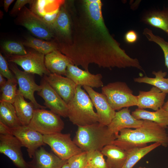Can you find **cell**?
Listing matches in <instances>:
<instances>
[{"instance_id":"7c38bea8","label":"cell","mask_w":168,"mask_h":168,"mask_svg":"<svg viewBox=\"0 0 168 168\" xmlns=\"http://www.w3.org/2000/svg\"><path fill=\"white\" fill-rule=\"evenodd\" d=\"M11 129L13 135L19 140L23 147L26 148L30 158H32L38 148L46 145L43 135L28 126L21 125Z\"/></svg>"},{"instance_id":"1f68e13d","label":"cell","mask_w":168,"mask_h":168,"mask_svg":"<svg viewBox=\"0 0 168 168\" xmlns=\"http://www.w3.org/2000/svg\"><path fill=\"white\" fill-rule=\"evenodd\" d=\"M87 153L88 163L94 168H109L101 151H92Z\"/></svg>"},{"instance_id":"7402d4cb","label":"cell","mask_w":168,"mask_h":168,"mask_svg":"<svg viewBox=\"0 0 168 168\" xmlns=\"http://www.w3.org/2000/svg\"><path fill=\"white\" fill-rule=\"evenodd\" d=\"M17 91V94L13 105L17 116L22 126H28L36 109L31 101L27 102Z\"/></svg>"},{"instance_id":"d6986e66","label":"cell","mask_w":168,"mask_h":168,"mask_svg":"<svg viewBox=\"0 0 168 168\" xmlns=\"http://www.w3.org/2000/svg\"><path fill=\"white\" fill-rule=\"evenodd\" d=\"M166 94L153 86L148 91H140L137 96L138 108H149L156 111L162 107Z\"/></svg>"},{"instance_id":"4dcf8cb0","label":"cell","mask_w":168,"mask_h":168,"mask_svg":"<svg viewBox=\"0 0 168 168\" xmlns=\"http://www.w3.org/2000/svg\"><path fill=\"white\" fill-rule=\"evenodd\" d=\"M143 34L149 41L155 42L161 47L164 53L165 65L168 69V42L154 34L152 31L147 28L144 29Z\"/></svg>"},{"instance_id":"ab89813d","label":"cell","mask_w":168,"mask_h":168,"mask_svg":"<svg viewBox=\"0 0 168 168\" xmlns=\"http://www.w3.org/2000/svg\"><path fill=\"white\" fill-rule=\"evenodd\" d=\"M138 35L134 30H131L127 31L125 34L124 39L125 41L128 44H133L137 41Z\"/></svg>"},{"instance_id":"e575fe53","label":"cell","mask_w":168,"mask_h":168,"mask_svg":"<svg viewBox=\"0 0 168 168\" xmlns=\"http://www.w3.org/2000/svg\"><path fill=\"white\" fill-rule=\"evenodd\" d=\"M10 69L7 61L2 54L0 53V74L7 80L16 79L15 76Z\"/></svg>"},{"instance_id":"bcb514c9","label":"cell","mask_w":168,"mask_h":168,"mask_svg":"<svg viewBox=\"0 0 168 168\" xmlns=\"http://www.w3.org/2000/svg\"><path fill=\"white\" fill-rule=\"evenodd\" d=\"M85 168H94L91 165H90L88 163L87 165L86 166V167Z\"/></svg>"},{"instance_id":"8fae6325","label":"cell","mask_w":168,"mask_h":168,"mask_svg":"<svg viewBox=\"0 0 168 168\" xmlns=\"http://www.w3.org/2000/svg\"><path fill=\"white\" fill-rule=\"evenodd\" d=\"M23 146L13 135L0 134V153L10 159L17 168H30L21 151Z\"/></svg>"},{"instance_id":"ac0fdd59","label":"cell","mask_w":168,"mask_h":168,"mask_svg":"<svg viewBox=\"0 0 168 168\" xmlns=\"http://www.w3.org/2000/svg\"><path fill=\"white\" fill-rule=\"evenodd\" d=\"M32 159L27 162L30 168H61L67 161L49 152L42 147L35 151Z\"/></svg>"},{"instance_id":"7dc6e473","label":"cell","mask_w":168,"mask_h":168,"mask_svg":"<svg viewBox=\"0 0 168 168\" xmlns=\"http://www.w3.org/2000/svg\"><path fill=\"white\" fill-rule=\"evenodd\" d=\"M138 168H146L145 167H140Z\"/></svg>"},{"instance_id":"c3c4849f","label":"cell","mask_w":168,"mask_h":168,"mask_svg":"<svg viewBox=\"0 0 168 168\" xmlns=\"http://www.w3.org/2000/svg\"><path fill=\"white\" fill-rule=\"evenodd\" d=\"M167 134H168V132Z\"/></svg>"},{"instance_id":"9c48e42d","label":"cell","mask_w":168,"mask_h":168,"mask_svg":"<svg viewBox=\"0 0 168 168\" xmlns=\"http://www.w3.org/2000/svg\"><path fill=\"white\" fill-rule=\"evenodd\" d=\"M9 66L17 81L19 85L18 89L19 93L25 98L31 102L36 109L46 108L45 106L38 103L35 97V92L40 91L41 86L35 83L34 74L21 70L14 63H11Z\"/></svg>"},{"instance_id":"7a4b0ae2","label":"cell","mask_w":168,"mask_h":168,"mask_svg":"<svg viewBox=\"0 0 168 168\" xmlns=\"http://www.w3.org/2000/svg\"><path fill=\"white\" fill-rule=\"evenodd\" d=\"M143 120L142 125L139 128L121 130L113 144L125 150L133 147L147 146V143L153 142L167 147L168 136L166 128L155 122Z\"/></svg>"},{"instance_id":"cb8c5ba5","label":"cell","mask_w":168,"mask_h":168,"mask_svg":"<svg viewBox=\"0 0 168 168\" xmlns=\"http://www.w3.org/2000/svg\"><path fill=\"white\" fill-rule=\"evenodd\" d=\"M142 21L162 30L168 35V7L147 12L142 17Z\"/></svg>"},{"instance_id":"4316f807","label":"cell","mask_w":168,"mask_h":168,"mask_svg":"<svg viewBox=\"0 0 168 168\" xmlns=\"http://www.w3.org/2000/svg\"><path fill=\"white\" fill-rule=\"evenodd\" d=\"M0 122L12 129L22 125L13 104L0 101Z\"/></svg>"},{"instance_id":"5b68a950","label":"cell","mask_w":168,"mask_h":168,"mask_svg":"<svg viewBox=\"0 0 168 168\" xmlns=\"http://www.w3.org/2000/svg\"><path fill=\"white\" fill-rule=\"evenodd\" d=\"M102 93L114 110L137 106V96L125 82L118 81L110 83L101 87Z\"/></svg>"},{"instance_id":"2e32d148","label":"cell","mask_w":168,"mask_h":168,"mask_svg":"<svg viewBox=\"0 0 168 168\" xmlns=\"http://www.w3.org/2000/svg\"><path fill=\"white\" fill-rule=\"evenodd\" d=\"M43 77L67 104L72 99L77 85L70 79L52 73Z\"/></svg>"},{"instance_id":"484cf974","label":"cell","mask_w":168,"mask_h":168,"mask_svg":"<svg viewBox=\"0 0 168 168\" xmlns=\"http://www.w3.org/2000/svg\"><path fill=\"white\" fill-rule=\"evenodd\" d=\"M160 146V143L155 142L148 146L133 147L125 150L127 157L122 168H133L142 157Z\"/></svg>"},{"instance_id":"4fadbf2b","label":"cell","mask_w":168,"mask_h":168,"mask_svg":"<svg viewBox=\"0 0 168 168\" xmlns=\"http://www.w3.org/2000/svg\"><path fill=\"white\" fill-rule=\"evenodd\" d=\"M40 85L41 89L37 94L44 100L45 106L60 116L68 117L67 104L43 77Z\"/></svg>"},{"instance_id":"ee69618b","label":"cell","mask_w":168,"mask_h":168,"mask_svg":"<svg viewBox=\"0 0 168 168\" xmlns=\"http://www.w3.org/2000/svg\"><path fill=\"white\" fill-rule=\"evenodd\" d=\"M162 108L168 112V99L166 102L164 103Z\"/></svg>"},{"instance_id":"d4e9b609","label":"cell","mask_w":168,"mask_h":168,"mask_svg":"<svg viewBox=\"0 0 168 168\" xmlns=\"http://www.w3.org/2000/svg\"><path fill=\"white\" fill-rule=\"evenodd\" d=\"M131 114L137 119L154 122L166 128L168 126V112L162 108L154 112L138 108Z\"/></svg>"},{"instance_id":"836d02e7","label":"cell","mask_w":168,"mask_h":168,"mask_svg":"<svg viewBox=\"0 0 168 168\" xmlns=\"http://www.w3.org/2000/svg\"><path fill=\"white\" fill-rule=\"evenodd\" d=\"M67 162L70 168H85L88 163L87 153L83 151L73 156Z\"/></svg>"},{"instance_id":"6da1fadb","label":"cell","mask_w":168,"mask_h":168,"mask_svg":"<svg viewBox=\"0 0 168 168\" xmlns=\"http://www.w3.org/2000/svg\"><path fill=\"white\" fill-rule=\"evenodd\" d=\"M102 5L100 0L82 1L70 40L61 45L60 52L73 64L86 71L90 63L104 68L133 67L142 70L138 60L128 55L110 34L103 18Z\"/></svg>"},{"instance_id":"ffe728a7","label":"cell","mask_w":168,"mask_h":168,"mask_svg":"<svg viewBox=\"0 0 168 168\" xmlns=\"http://www.w3.org/2000/svg\"><path fill=\"white\" fill-rule=\"evenodd\" d=\"M73 64L70 59L58 50L45 56V64L47 69L52 73L66 76L68 65Z\"/></svg>"},{"instance_id":"5bb4252c","label":"cell","mask_w":168,"mask_h":168,"mask_svg":"<svg viewBox=\"0 0 168 168\" xmlns=\"http://www.w3.org/2000/svg\"><path fill=\"white\" fill-rule=\"evenodd\" d=\"M83 87L88 95L96 109L99 119V122L107 126L114 118L115 111L110 106L102 93L97 92L89 86Z\"/></svg>"},{"instance_id":"e0dca14e","label":"cell","mask_w":168,"mask_h":168,"mask_svg":"<svg viewBox=\"0 0 168 168\" xmlns=\"http://www.w3.org/2000/svg\"><path fill=\"white\" fill-rule=\"evenodd\" d=\"M143 122V120L135 118L131 114L128 108H124L115 112L114 118L107 127L110 132L117 136L121 130L139 128L142 125Z\"/></svg>"},{"instance_id":"8992f818","label":"cell","mask_w":168,"mask_h":168,"mask_svg":"<svg viewBox=\"0 0 168 168\" xmlns=\"http://www.w3.org/2000/svg\"><path fill=\"white\" fill-rule=\"evenodd\" d=\"M60 117L50 110L36 109L28 126L43 135L61 132L64 124Z\"/></svg>"},{"instance_id":"b9f144b4","label":"cell","mask_w":168,"mask_h":168,"mask_svg":"<svg viewBox=\"0 0 168 168\" xmlns=\"http://www.w3.org/2000/svg\"><path fill=\"white\" fill-rule=\"evenodd\" d=\"M14 1V0H4V1L3 7L6 12H8L9 6Z\"/></svg>"},{"instance_id":"44dd1931","label":"cell","mask_w":168,"mask_h":168,"mask_svg":"<svg viewBox=\"0 0 168 168\" xmlns=\"http://www.w3.org/2000/svg\"><path fill=\"white\" fill-rule=\"evenodd\" d=\"M71 23L69 14L64 6H62L58 16L52 27L54 34L65 40L66 44L70 41L71 35Z\"/></svg>"},{"instance_id":"7bdbcfd3","label":"cell","mask_w":168,"mask_h":168,"mask_svg":"<svg viewBox=\"0 0 168 168\" xmlns=\"http://www.w3.org/2000/svg\"><path fill=\"white\" fill-rule=\"evenodd\" d=\"M2 74H0V88L3 86L6 83L7 81Z\"/></svg>"},{"instance_id":"30bf717a","label":"cell","mask_w":168,"mask_h":168,"mask_svg":"<svg viewBox=\"0 0 168 168\" xmlns=\"http://www.w3.org/2000/svg\"><path fill=\"white\" fill-rule=\"evenodd\" d=\"M21 25L35 36L42 39H50L54 36L52 28L32 10L25 7L19 18Z\"/></svg>"},{"instance_id":"ba28073f","label":"cell","mask_w":168,"mask_h":168,"mask_svg":"<svg viewBox=\"0 0 168 168\" xmlns=\"http://www.w3.org/2000/svg\"><path fill=\"white\" fill-rule=\"evenodd\" d=\"M44 55L34 50L25 55H9L8 60L20 66L25 72L43 77L51 73L45 65Z\"/></svg>"},{"instance_id":"f35d334b","label":"cell","mask_w":168,"mask_h":168,"mask_svg":"<svg viewBox=\"0 0 168 168\" xmlns=\"http://www.w3.org/2000/svg\"><path fill=\"white\" fill-rule=\"evenodd\" d=\"M34 1L31 0H17L12 10L11 14H14L19 11L24 6L28 3L32 4Z\"/></svg>"},{"instance_id":"603a6c76","label":"cell","mask_w":168,"mask_h":168,"mask_svg":"<svg viewBox=\"0 0 168 168\" xmlns=\"http://www.w3.org/2000/svg\"><path fill=\"white\" fill-rule=\"evenodd\" d=\"M101 152L106 156L109 168H122L127 159L126 151L113 144L105 146Z\"/></svg>"},{"instance_id":"8d00e7d4","label":"cell","mask_w":168,"mask_h":168,"mask_svg":"<svg viewBox=\"0 0 168 168\" xmlns=\"http://www.w3.org/2000/svg\"><path fill=\"white\" fill-rule=\"evenodd\" d=\"M57 44L53 42L44 41L39 52L46 55L58 50Z\"/></svg>"},{"instance_id":"3957f363","label":"cell","mask_w":168,"mask_h":168,"mask_svg":"<svg viewBox=\"0 0 168 168\" xmlns=\"http://www.w3.org/2000/svg\"><path fill=\"white\" fill-rule=\"evenodd\" d=\"M116 137L110 132L107 126L97 122L78 126L73 140L83 151H101L105 146L113 144Z\"/></svg>"},{"instance_id":"f546056e","label":"cell","mask_w":168,"mask_h":168,"mask_svg":"<svg viewBox=\"0 0 168 168\" xmlns=\"http://www.w3.org/2000/svg\"><path fill=\"white\" fill-rule=\"evenodd\" d=\"M17 84L16 79L7 80L5 84L0 88V101L13 104L17 94Z\"/></svg>"},{"instance_id":"83f0119b","label":"cell","mask_w":168,"mask_h":168,"mask_svg":"<svg viewBox=\"0 0 168 168\" xmlns=\"http://www.w3.org/2000/svg\"><path fill=\"white\" fill-rule=\"evenodd\" d=\"M152 74L155 77L152 78L147 76L135 78L134 82L139 83H145L150 84L157 87L165 93H168V77L165 78L166 75V72H163L162 70L157 72L153 71Z\"/></svg>"},{"instance_id":"d6a6232c","label":"cell","mask_w":168,"mask_h":168,"mask_svg":"<svg viewBox=\"0 0 168 168\" xmlns=\"http://www.w3.org/2000/svg\"><path fill=\"white\" fill-rule=\"evenodd\" d=\"M2 47L10 55H23L27 53L23 44L17 42L13 41L4 42L2 44Z\"/></svg>"},{"instance_id":"52a82bcc","label":"cell","mask_w":168,"mask_h":168,"mask_svg":"<svg viewBox=\"0 0 168 168\" xmlns=\"http://www.w3.org/2000/svg\"><path fill=\"white\" fill-rule=\"evenodd\" d=\"M44 143L61 159L67 160L71 156L83 152L74 142L69 133L61 132L43 135Z\"/></svg>"},{"instance_id":"9a60e30c","label":"cell","mask_w":168,"mask_h":168,"mask_svg":"<svg viewBox=\"0 0 168 168\" xmlns=\"http://www.w3.org/2000/svg\"><path fill=\"white\" fill-rule=\"evenodd\" d=\"M66 76L77 86L92 88L102 87L104 86L101 74H92L88 71L81 69L72 64L68 65Z\"/></svg>"},{"instance_id":"f6af8a7d","label":"cell","mask_w":168,"mask_h":168,"mask_svg":"<svg viewBox=\"0 0 168 168\" xmlns=\"http://www.w3.org/2000/svg\"><path fill=\"white\" fill-rule=\"evenodd\" d=\"M61 168H70L68 164L67 161L63 165Z\"/></svg>"},{"instance_id":"f1b7e54d","label":"cell","mask_w":168,"mask_h":168,"mask_svg":"<svg viewBox=\"0 0 168 168\" xmlns=\"http://www.w3.org/2000/svg\"><path fill=\"white\" fill-rule=\"evenodd\" d=\"M33 12L42 17L45 15L54 12L60 8L64 0H37L34 2Z\"/></svg>"},{"instance_id":"277c9868","label":"cell","mask_w":168,"mask_h":168,"mask_svg":"<svg viewBox=\"0 0 168 168\" xmlns=\"http://www.w3.org/2000/svg\"><path fill=\"white\" fill-rule=\"evenodd\" d=\"M88 95L82 86H77L72 99L67 104L68 117L77 126L91 124L99 122L96 112Z\"/></svg>"},{"instance_id":"d590c367","label":"cell","mask_w":168,"mask_h":168,"mask_svg":"<svg viewBox=\"0 0 168 168\" xmlns=\"http://www.w3.org/2000/svg\"><path fill=\"white\" fill-rule=\"evenodd\" d=\"M44 41L41 39L31 37L24 41L23 44L39 52Z\"/></svg>"},{"instance_id":"74e56055","label":"cell","mask_w":168,"mask_h":168,"mask_svg":"<svg viewBox=\"0 0 168 168\" xmlns=\"http://www.w3.org/2000/svg\"><path fill=\"white\" fill-rule=\"evenodd\" d=\"M60 9L41 17L43 20L52 28L59 14Z\"/></svg>"},{"instance_id":"60d3db41","label":"cell","mask_w":168,"mask_h":168,"mask_svg":"<svg viewBox=\"0 0 168 168\" xmlns=\"http://www.w3.org/2000/svg\"><path fill=\"white\" fill-rule=\"evenodd\" d=\"M0 134L13 135L12 129L0 122Z\"/></svg>"}]
</instances>
